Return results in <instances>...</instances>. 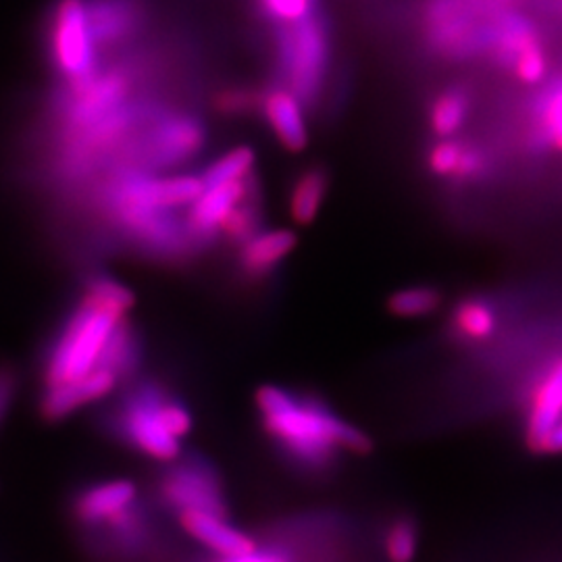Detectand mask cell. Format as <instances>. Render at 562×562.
Listing matches in <instances>:
<instances>
[{"instance_id":"cell-1","label":"cell","mask_w":562,"mask_h":562,"mask_svg":"<svg viewBox=\"0 0 562 562\" xmlns=\"http://www.w3.org/2000/svg\"><path fill=\"white\" fill-rule=\"evenodd\" d=\"M202 190L201 176H153L144 169H125L106 181L99 201L104 220L121 238L146 255L176 259L202 250L188 220L181 222L178 215L180 209L199 201Z\"/></svg>"},{"instance_id":"cell-2","label":"cell","mask_w":562,"mask_h":562,"mask_svg":"<svg viewBox=\"0 0 562 562\" xmlns=\"http://www.w3.org/2000/svg\"><path fill=\"white\" fill-rule=\"evenodd\" d=\"M134 294L106 273H90L81 288L80 302L60 323L55 338L42 357V380L46 387L78 382L101 369L109 341L127 313Z\"/></svg>"},{"instance_id":"cell-3","label":"cell","mask_w":562,"mask_h":562,"mask_svg":"<svg viewBox=\"0 0 562 562\" xmlns=\"http://www.w3.org/2000/svg\"><path fill=\"white\" fill-rule=\"evenodd\" d=\"M255 401L265 431L302 464L322 467L338 452L367 454L373 448L362 429L313 396H301L280 385H262Z\"/></svg>"},{"instance_id":"cell-4","label":"cell","mask_w":562,"mask_h":562,"mask_svg":"<svg viewBox=\"0 0 562 562\" xmlns=\"http://www.w3.org/2000/svg\"><path fill=\"white\" fill-rule=\"evenodd\" d=\"M121 438L155 461H176L181 440L192 431V417L178 398L155 382L132 387L115 413Z\"/></svg>"},{"instance_id":"cell-5","label":"cell","mask_w":562,"mask_h":562,"mask_svg":"<svg viewBox=\"0 0 562 562\" xmlns=\"http://www.w3.org/2000/svg\"><path fill=\"white\" fill-rule=\"evenodd\" d=\"M206 144V127L194 111L159 106L142 125L127 157L146 169H173L194 161Z\"/></svg>"},{"instance_id":"cell-6","label":"cell","mask_w":562,"mask_h":562,"mask_svg":"<svg viewBox=\"0 0 562 562\" xmlns=\"http://www.w3.org/2000/svg\"><path fill=\"white\" fill-rule=\"evenodd\" d=\"M276 60L281 83L290 88L306 106L322 97L323 83L329 69V34L322 15L278 27Z\"/></svg>"},{"instance_id":"cell-7","label":"cell","mask_w":562,"mask_h":562,"mask_svg":"<svg viewBox=\"0 0 562 562\" xmlns=\"http://www.w3.org/2000/svg\"><path fill=\"white\" fill-rule=\"evenodd\" d=\"M44 50L63 83L86 80L101 67L86 0H55L44 21Z\"/></svg>"},{"instance_id":"cell-8","label":"cell","mask_w":562,"mask_h":562,"mask_svg":"<svg viewBox=\"0 0 562 562\" xmlns=\"http://www.w3.org/2000/svg\"><path fill=\"white\" fill-rule=\"evenodd\" d=\"M525 86H538L550 71L548 50L533 21L504 11L490 21L487 48Z\"/></svg>"},{"instance_id":"cell-9","label":"cell","mask_w":562,"mask_h":562,"mask_svg":"<svg viewBox=\"0 0 562 562\" xmlns=\"http://www.w3.org/2000/svg\"><path fill=\"white\" fill-rule=\"evenodd\" d=\"M434 48L450 59H462L487 48V27L469 0H431L425 13Z\"/></svg>"},{"instance_id":"cell-10","label":"cell","mask_w":562,"mask_h":562,"mask_svg":"<svg viewBox=\"0 0 562 562\" xmlns=\"http://www.w3.org/2000/svg\"><path fill=\"white\" fill-rule=\"evenodd\" d=\"M161 496L178 513L209 510L223 515L222 483L201 461L176 464L162 477Z\"/></svg>"},{"instance_id":"cell-11","label":"cell","mask_w":562,"mask_h":562,"mask_svg":"<svg viewBox=\"0 0 562 562\" xmlns=\"http://www.w3.org/2000/svg\"><path fill=\"white\" fill-rule=\"evenodd\" d=\"M86 4L101 53L136 41L150 18L146 0H86Z\"/></svg>"},{"instance_id":"cell-12","label":"cell","mask_w":562,"mask_h":562,"mask_svg":"<svg viewBox=\"0 0 562 562\" xmlns=\"http://www.w3.org/2000/svg\"><path fill=\"white\" fill-rule=\"evenodd\" d=\"M562 423V357L550 362L531 390L527 406L525 436L531 450L543 452V446Z\"/></svg>"},{"instance_id":"cell-13","label":"cell","mask_w":562,"mask_h":562,"mask_svg":"<svg viewBox=\"0 0 562 562\" xmlns=\"http://www.w3.org/2000/svg\"><path fill=\"white\" fill-rule=\"evenodd\" d=\"M120 382L117 373L101 367L78 382L46 387L41 401L42 417L48 422H60L83 408L86 404L106 398Z\"/></svg>"},{"instance_id":"cell-14","label":"cell","mask_w":562,"mask_h":562,"mask_svg":"<svg viewBox=\"0 0 562 562\" xmlns=\"http://www.w3.org/2000/svg\"><path fill=\"white\" fill-rule=\"evenodd\" d=\"M304 102L283 83L261 92L262 117L281 146L290 153H301L308 144V125Z\"/></svg>"},{"instance_id":"cell-15","label":"cell","mask_w":562,"mask_h":562,"mask_svg":"<svg viewBox=\"0 0 562 562\" xmlns=\"http://www.w3.org/2000/svg\"><path fill=\"white\" fill-rule=\"evenodd\" d=\"M180 522L196 542L206 546L222 559H236L257 550V542L248 533L225 521L222 513L186 510L180 513Z\"/></svg>"},{"instance_id":"cell-16","label":"cell","mask_w":562,"mask_h":562,"mask_svg":"<svg viewBox=\"0 0 562 562\" xmlns=\"http://www.w3.org/2000/svg\"><path fill=\"white\" fill-rule=\"evenodd\" d=\"M299 244V236L292 229H259L240 244L238 269L248 280L269 278L281 262L285 261Z\"/></svg>"},{"instance_id":"cell-17","label":"cell","mask_w":562,"mask_h":562,"mask_svg":"<svg viewBox=\"0 0 562 562\" xmlns=\"http://www.w3.org/2000/svg\"><path fill=\"white\" fill-rule=\"evenodd\" d=\"M138 496L136 485L127 480L99 483L86 490L76 503V515L81 522L102 525L113 522L123 513L134 508Z\"/></svg>"},{"instance_id":"cell-18","label":"cell","mask_w":562,"mask_h":562,"mask_svg":"<svg viewBox=\"0 0 562 562\" xmlns=\"http://www.w3.org/2000/svg\"><path fill=\"white\" fill-rule=\"evenodd\" d=\"M427 167L442 180L471 181L485 173L487 161L482 150L471 144L457 138H438L427 153Z\"/></svg>"},{"instance_id":"cell-19","label":"cell","mask_w":562,"mask_h":562,"mask_svg":"<svg viewBox=\"0 0 562 562\" xmlns=\"http://www.w3.org/2000/svg\"><path fill=\"white\" fill-rule=\"evenodd\" d=\"M329 190L327 171L322 167H306L299 173V178L292 181L290 194H288V211L292 222L299 225H311L322 213L323 202Z\"/></svg>"},{"instance_id":"cell-20","label":"cell","mask_w":562,"mask_h":562,"mask_svg":"<svg viewBox=\"0 0 562 562\" xmlns=\"http://www.w3.org/2000/svg\"><path fill=\"white\" fill-rule=\"evenodd\" d=\"M498 327L496 308L483 299H467L452 311V329L464 341H487Z\"/></svg>"},{"instance_id":"cell-21","label":"cell","mask_w":562,"mask_h":562,"mask_svg":"<svg viewBox=\"0 0 562 562\" xmlns=\"http://www.w3.org/2000/svg\"><path fill=\"white\" fill-rule=\"evenodd\" d=\"M469 113L471 101L464 90H443L429 106V130L436 138H454L469 120Z\"/></svg>"},{"instance_id":"cell-22","label":"cell","mask_w":562,"mask_h":562,"mask_svg":"<svg viewBox=\"0 0 562 562\" xmlns=\"http://www.w3.org/2000/svg\"><path fill=\"white\" fill-rule=\"evenodd\" d=\"M142 355L144 350H142L138 331L130 325V322H123L120 329L115 331V336L109 341L102 367L117 373L120 380H125L140 369Z\"/></svg>"},{"instance_id":"cell-23","label":"cell","mask_w":562,"mask_h":562,"mask_svg":"<svg viewBox=\"0 0 562 562\" xmlns=\"http://www.w3.org/2000/svg\"><path fill=\"white\" fill-rule=\"evenodd\" d=\"M442 306V294L431 285H408L387 299V311L398 319H422Z\"/></svg>"},{"instance_id":"cell-24","label":"cell","mask_w":562,"mask_h":562,"mask_svg":"<svg viewBox=\"0 0 562 562\" xmlns=\"http://www.w3.org/2000/svg\"><path fill=\"white\" fill-rule=\"evenodd\" d=\"M257 155L250 146H236L215 161L209 162L201 173L204 186H217L227 181H240L255 176Z\"/></svg>"},{"instance_id":"cell-25","label":"cell","mask_w":562,"mask_h":562,"mask_svg":"<svg viewBox=\"0 0 562 562\" xmlns=\"http://www.w3.org/2000/svg\"><path fill=\"white\" fill-rule=\"evenodd\" d=\"M262 20L278 27L294 25L317 15L319 0H252Z\"/></svg>"},{"instance_id":"cell-26","label":"cell","mask_w":562,"mask_h":562,"mask_svg":"<svg viewBox=\"0 0 562 562\" xmlns=\"http://www.w3.org/2000/svg\"><path fill=\"white\" fill-rule=\"evenodd\" d=\"M419 550V533L411 519L390 522L383 533V554L390 562H413Z\"/></svg>"},{"instance_id":"cell-27","label":"cell","mask_w":562,"mask_h":562,"mask_svg":"<svg viewBox=\"0 0 562 562\" xmlns=\"http://www.w3.org/2000/svg\"><path fill=\"white\" fill-rule=\"evenodd\" d=\"M538 117L543 140L562 153V83L543 97Z\"/></svg>"},{"instance_id":"cell-28","label":"cell","mask_w":562,"mask_h":562,"mask_svg":"<svg viewBox=\"0 0 562 562\" xmlns=\"http://www.w3.org/2000/svg\"><path fill=\"white\" fill-rule=\"evenodd\" d=\"M259 104H261V94H255L248 88H223L215 97L217 111L229 117L246 115Z\"/></svg>"},{"instance_id":"cell-29","label":"cell","mask_w":562,"mask_h":562,"mask_svg":"<svg viewBox=\"0 0 562 562\" xmlns=\"http://www.w3.org/2000/svg\"><path fill=\"white\" fill-rule=\"evenodd\" d=\"M15 394V378L9 369H0V422L4 419Z\"/></svg>"},{"instance_id":"cell-30","label":"cell","mask_w":562,"mask_h":562,"mask_svg":"<svg viewBox=\"0 0 562 562\" xmlns=\"http://www.w3.org/2000/svg\"><path fill=\"white\" fill-rule=\"evenodd\" d=\"M222 562H290L288 557H283L280 552H271V550H255L250 554L236 557V559H223Z\"/></svg>"},{"instance_id":"cell-31","label":"cell","mask_w":562,"mask_h":562,"mask_svg":"<svg viewBox=\"0 0 562 562\" xmlns=\"http://www.w3.org/2000/svg\"><path fill=\"white\" fill-rule=\"evenodd\" d=\"M542 454H562V423L543 446Z\"/></svg>"},{"instance_id":"cell-32","label":"cell","mask_w":562,"mask_h":562,"mask_svg":"<svg viewBox=\"0 0 562 562\" xmlns=\"http://www.w3.org/2000/svg\"><path fill=\"white\" fill-rule=\"evenodd\" d=\"M559 9H561V13H562V0H559Z\"/></svg>"}]
</instances>
